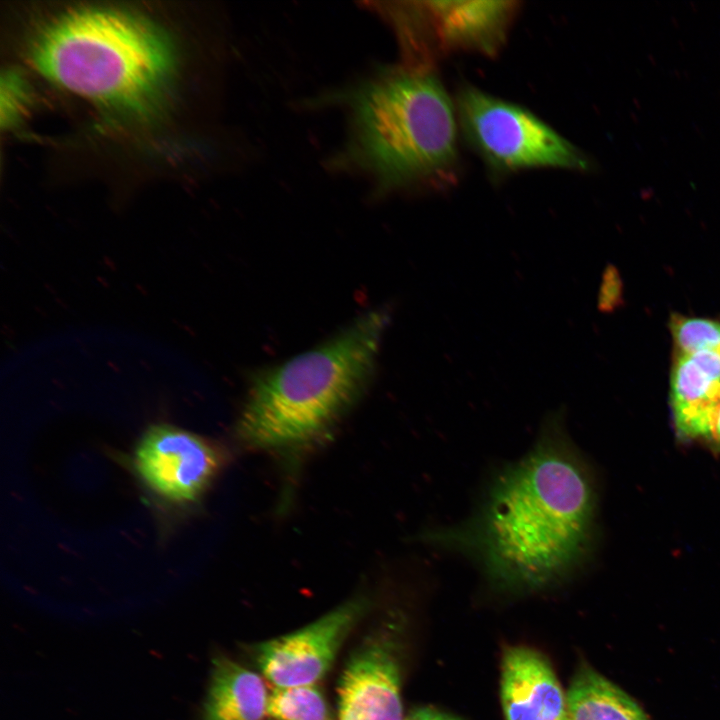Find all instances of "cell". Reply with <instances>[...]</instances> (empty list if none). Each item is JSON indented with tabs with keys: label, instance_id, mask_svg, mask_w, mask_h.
Segmentation results:
<instances>
[{
	"label": "cell",
	"instance_id": "obj_14",
	"mask_svg": "<svg viewBox=\"0 0 720 720\" xmlns=\"http://www.w3.org/2000/svg\"><path fill=\"white\" fill-rule=\"evenodd\" d=\"M267 715L276 720H332L316 684L275 687L268 697Z\"/></svg>",
	"mask_w": 720,
	"mask_h": 720
},
{
	"label": "cell",
	"instance_id": "obj_2",
	"mask_svg": "<svg viewBox=\"0 0 720 720\" xmlns=\"http://www.w3.org/2000/svg\"><path fill=\"white\" fill-rule=\"evenodd\" d=\"M389 314L360 316L323 344L257 374L238 422L249 448L290 452L322 437L370 381Z\"/></svg>",
	"mask_w": 720,
	"mask_h": 720
},
{
	"label": "cell",
	"instance_id": "obj_7",
	"mask_svg": "<svg viewBox=\"0 0 720 720\" xmlns=\"http://www.w3.org/2000/svg\"><path fill=\"white\" fill-rule=\"evenodd\" d=\"M367 608V599L359 596L294 632L258 644L260 671L275 687L316 684Z\"/></svg>",
	"mask_w": 720,
	"mask_h": 720
},
{
	"label": "cell",
	"instance_id": "obj_6",
	"mask_svg": "<svg viewBox=\"0 0 720 720\" xmlns=\"http://www.w3.org/2000/svg\"><path fill=\"white\" fill-rule=\"evenodd\" d=\"M382 8L398 33L407 66L433 69L456 51L495 56L520 7L518 1H413Z\"/></svg>",
	"mask_w": 720,
	"mask_h": 720
},
{
	"label": "cell",
	"instance_id": "obj_15",
	"mask_svg": "<svg viewBox=\"0 0 720 720\" xmlns=\"http://www.w3.org/2000/svg\"><path fill=\"white\" fill-rule=\"evenodd\" d=\"M669 327L676 355L720 347V321L674 314Z\"/></svg>",
	"mask_w": 720,
	"mask_h": 720
},
{
	"label": "cell",
	"instance_id": "obj_1",
	"mask_svg": "<svg viewBox=\"0 0 720 720\" xmlns=\"http://www.w3.org/2000/svg\"><path fill=\"white\" fill-rule=\"evenodd\" d=\"M594 507L591 476L557 411L533 447L496 474L469 518L425 538L472 559L496 589L533 592L560 583L580 565Z\"/></svg>",
	"mask_w": 720,
	"mask_h": 720
},
{
	"label": "cell",
	"instance_id": "obj_13",
	"mask_svg": "<svg viewBox=\"0 0 720 720\" xmlns=\"http://www.w3.org/2000/svg\"><path fill=\"white\" fill-rule=\"evenodd\" d=\"M566 695L567 720H650L630 695L585 662Z\"/></svg>",
	"mask_w": 720,
	"mask_h": 720
},
{
	"label": "cell",
	"instance_id": "obj_16",
	"mask_svg": "<svg viewBox=\"0 0 720 720\" xmlns=\"http://www.w3.org/2000/svg\"><path fill=\"white\" fill-rule=\"evenodd\" d=\"M2 82L6 84L2 85V120L10 123L21 108L25 93L20 79L11 73Z\"/></svg>",
	"mask_w": 720,
	"mask_h": 720
},
{
	"label": "cell",
	"instance_id": "obj_17",
	"mask_svg": "<svg viewBox=\"0 0 720 720\" xmlns=\"http://www.w3.org/2000/svg\"><path fill=\"white\" fill-rule=\"evenodd\" d=\"M622 283L613 266L607 267L603 274L599 293V308L601 311L613 310L621 300Z\"/></svg>",
	"mask_w": 720,
	"mask_h": 720
},
{
	"label": "cell",
	"instance_id": "obj_10",
	"mask_svg": "<svg viewBox=\"0 0 720 720\" xmlns=\"http://www.w3.org/2000/svg\"><path fill=\"white\" fill-rule=\"evenodd\" d=\"M500 696L505 720H567V695L549 660L533 648L505 649Z\"/></svg>",
	"mask_w": 720,
	"mask_h": 720
},
{
	"label": "cell",
	"instance_id": "obj_4",
	"mask_svg": "<svg viewBox=\"0 0 720 720\" xmlns=\"http://www.w3.org/2000/svg\"><path fill=\"white\" fill-rule=\"evenodd\" d=\"M347 98L351 157L380 186L443 189L456 182V107L433 69L383 70Z\"/></svg>",
	"mask_w": 720,
	"mask_h": 720
},
{
	"label": "cell",
	"instance_id": "obj_18",
	"mask_svg": "<svg viewBox=\"0 0 720 720\" xmlns=\"http://www.w3.org/2000/svg\"><path fill=\"white\" fill-rule=\"evenodd\" d=\"M404 720H461L454 715L434 707H420L414 709Z\"/></svg>",
	"mask_w": 720,
	"mask_h": 720
},
{
	"label": "cell",
	"instance_id": "obj_3",
	"mask_svg": "<svg viewBox=\"0 0 720 720\" xmlns=\"http://www.w3.org/2000/svg\"><path fill=\"white\" fill-rule=\"evenodd\" d=\"M34 66L50 81L104 107L145 113L175 72L170 40L151 20L110 7L64 11L30 45Z\"/></svg>",
	"mask_w": 720,
	"mask_h": 720
},
{
	"label": "cell",
	"instance_id": "obj_8",
	"mask_svg": "<svg viewBox=\"0 0 720 720\" xmlns=\"http://www.w3.org/2000/svg\"><path fill=\"white\" fill-rule=\"evenodd\" d=\"M394 632L386 627L374 631L348 659L338 683L337 720H404Z\"/></svg>",
	"mask_w": 720,
	"mask_h": 720
},
{
	"label": "cell",
	"instance_id": "obj_12",
	"mask_svg": "<svg viewBox=\"0 0 720 720\" xmlns=\"http://www.w3.org/2000/svg\"><path fill=\"white\" fill-rule=\"evenodd\" d=\"M269 694L255 672L225 657L213 661L203 720H262Z\"/></svg>",
	"mask_w": 720,
	"mask_h": 720
},
{
	"label": "cell",
	"instance_id": "obj_5",
	"mask_svg": "<svg viewBox=\"0 0 720 720\" xmlns=\"http://www.w3.org/2000/svg\"><path fill=\"white\" fill-rule=\"evenodd\" d=\"M455 107L466 143L495 175L537 168L591 169L581 150L522 106L465 85Z\"/></svg>",
	"mask_w": 720,
	"mask_h": 720
},
{
	"label": "cell",
	"instance_id": "obj_19",
	"mask_svg": "<svg viewBox=\"0 0 720 720\" xmlns=\"http://www.w3.org/2000/svg\"><path fill=\"white\" fill-rule=\"evenodd\" d=\"M708 444L713 450L720 452V404L718 405L713 417Z\"/></svg>",
	"mask_w": 720,
	"mask_h": 720
},
{
	"label": "cell",
	"instance_id": "obj_9",
	"mask_svg": "<svg viewBox=\"0 0 720 720\" xmlns=\"http://www.w3.org/2000/svg\"><path fill=\"white\" fill-rule=\"evenodd\" d=\"M220 465L221 455L210 442L166 425L147 431L136 453V466L146 483L178 502L198 498Z\"/></svg>",
	"mask_w": 720,
	"mask_h": 720
},
{
	"label": "cell",
	"instance_id": "obj_11",
	"mask_svg": "<svg viewBox=\"0 0 720 720\" xmlns=\"http://www.w3.org/2000/svg\"><path fill=\"white\" fill-rule=\"evenodd\" d=\"M670 384L678 437L708 443L713 417L720 404V379L705 371L689 355L675 354Z\"/></svg>",
	"mask_w": 720,
	"mask_h": 720
}]
</instances>
